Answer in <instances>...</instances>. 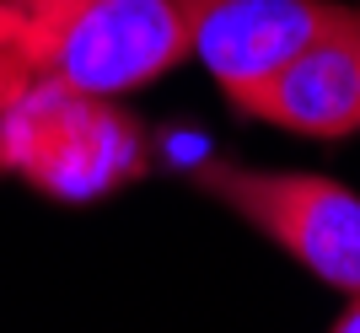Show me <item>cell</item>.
<instances>
[{
	"label": "cell",
	"instance_id": "cell-8",
	"mask_svg": "<svg viewBox=\"0 0 360 333\" xmlns=\"http://www.w3.org/2000/svg\"><path fill=\"white\" fill-rule=\"evenodd\" d=\"M333 333H360V296H349V306L339 312V322H333Z\"/></svg>",
	"mask_w": 360,
	"mask_h": 333
},
{
	"label": "cell",
	"instance_id": "cell-7",
	"mask_svg": "<svg viewBox=\"0 0 360 333\" xmlns=\"http://www.w3.org/2000/svg\"><path fill=\"white\" fill-rule=\"evenodd\" d=\"M22 22H27V6L22 0H0V48H16Z\"/></svg>",
	"mask_w": 360,
	"mask_h": 333
},
{
	"label": "cell",
	"instance_id": "cell-5",
	"mask_svg": "<svg viewBox=\"0 0 360 333\" xmlns=\"http://www.w3.org/2000/svg\"><path fill=\"white\" fill-rule=\"evenodd\" d=\"M242 113L312 140L355 135L360 129V11L345 6V16L328 32H317Z\"/></svg>",
	"mask_w": 360,
	"mask_h": 333
},
{
	"label": "cell",
	"instance_id": "cell-6",
	"mask_svg": "<svg viewBox=\"0 0 360 333\" xmlns=\"http://www.w3.org/2000/svg\"><path fill=\"white\" fill-rule=\"evenodd\" d=\"M27 86H32V65L22 60V48H0V119Z\"/></svg>",
	"mask_w": 360,
	"mask_h": 333
},
{
	"label": "cell",
	"instance_id": "cell-4",
	"mask_svg": "<svg viewBox=\"0 0 360 333\" xmlns=\"http://www.w3.org/2000/svg\"><path fill=\"white\" fill-rule=\"evenodd\" d=\"M345 16L339 0H210L194 27V54L226 103L248 107L317 32Z\"/></svg>",
	"mask_w": 360,
	"mask_h": 333
},
{
	"label": "cell",
	"instance_id": "cell-1",
	"mask_svg": "<svg viewBox=\"0 0 360 333\" xmlns=\"http://www.w3.org/2000/svg\"><path fill=\"white\" fill-rule=\"evenodd\" d=\"M22 60L91 97H129L194 54L210 0H22Z\"/></svg>",
	"mask_w": 360,
	"mask_h": 333
},
{
	"label": "cell",
	"instance_id": "cell-3",
	"mask_svg": "<svg viewBox=\"0 0 360 333\" xmlns=\"http://www.w3.org/2000/svg\"><path fill=\"white\" fill-rule=\"evenodd\" d=\"M199 188L285 247L307 274L339 296H360V194L317 172H269V166L205 162Z\"/></svg>",
	"mask_w": 360,
	"mask_h": 333
},
{
	"label": "cell",
	"instance_id": "cell-2",
	"mask_svg": "<svg viewBox=\"0 0 360 333\" xmlns=\"http://www.w3.org/2000/svg\"><path fill=\"white\" fill-rule=\"evenodd\" d=\"M0 166L49 199L86 204L146 172V135L113 97L32 76L0 119Z\"/></svg>",
	"mask_w": 360,
	"mask_h": 333
}]
</instances>
